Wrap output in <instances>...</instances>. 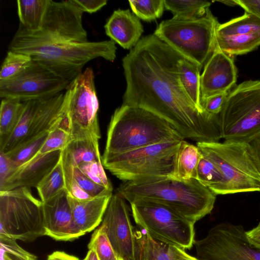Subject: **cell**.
I'll return each mask as SVG.
<instances>
[{
    "label": "cell",
    "instance_id": "cell-19",
    "mask_svg": "<svg viewBox=\"0 0 260 260\" xmlns=\"http://www.w3.org/2000/svg\"><path fill=\"white\" fill-rule=\"evenodd\" d=\"M104 28L106 34L112 41L126 49L135 47L143 32L139 18L128 9L114 11Z\"/></svg>",
    "mask_w": 260,
    "mask_h": 260
},
{
    "label": "cell",
    "instance_id": "cell-13",
    "mask_svg": "<svg viewBox=\"0 0 260 260\" xmlns=\"http://www.w3.org/2000/svg\"><path fill=\"white\" fill-rule=\"evenodd\" d=\"M193 245L200 260H260V247L249 241L241 225L218 224Z\"/></svg>",
    "mask_w": 260,
    "mask_h": 260
},
{
    "label": "cell",
    "instance_id": "cell-23",
    "mask_svg": "<svg viewBox=\"0 0 260 260\" xmlns=\"http://www.w3.org/2000/svg\"><path fill=\"white\" fill-rule=\"evenodd\" d=\"M136 260H172L169 245L152 239L143 229L135 230Z\"/></svg>",
    "mask_w": 260,
    "mask_h": 260
},
{
    "label": "cell",
    "instance_id": "cell-44",
    "mask_svg": "<svg viewBox=\"0 0 260 260\" xmlns=\"http://www.w3.org/2000/svg\"><path fill=\"white\" fill-rule=\"evenodd\" d=\"M249 152L260 174V136L247 143Z\"/></svg>",
    "mask_w": 260,
    "mask_h": 260
},
{
    "label": "cell",
    "instance_id": "cell-51",
    "mask_svg": "<svg viewBox=\"0 0 260 260\" xmlns=\"http://www.w3.org/2000/svg\"><path fill=\"white\" fill-rule=\"evenodd\" d=\"M116 260H121V258L118 257V258Z\"/></svg>",
    "mask_w": 260,
    "mask_h": 260
},
{
    "label": "cell",
    "instance_id": "cell-3",
    "mask_svg": "<svg viewBox=\"0 0 260 260\" xmlns=\"http://www.w3.org/2000/svg\"><path fill=\"white\" fill-rule=\"evenodd\" d=\"M182 140L174 126L156 113L140 107L122 104L111 117L103 156L163 141Z\"/></svg>",
    "mask_w": 260,
    "mask_h": 260
},
{
    "label": "cell",
    "instance_id": "cell-39",
    "mask_svg": "<svg viewBox=\"0 0 260 260\" xmlns=\"http://www.w3.org/2000/svg\"><path fill=\"white\" fill-rule=\"evenodd\" d=\"M77 167L92 181L113 191L112 185L106 174L102 161L83 162Z\"/></svg>",
    "mask_w": 260,
    "mask_h": 260
},
{
    "label": "cell",
    "instance_id": "cell-4",
    "mask_svg": "<svg viewBox=\"0 0 260 260\" xmlns=\"http://www.w3.org/2000/svg\"><path fill=\"white\" fill-rule=\"evenodd\" d=\"M8 50L29 54L54 74L62 77L83 68L88 61L101 57L113 61L116 56L115 43L99 42H51L28 44L11 42Z\"/></svg>",
    "mask_w": 260,
    "mask_h": 260
},
{
    "label": "cell",
    "instance_id": "cell-33",
    "mask_svg": "<svg viewBox=\"0 0 260 260\" xmlns=\"http://www.w3.org/2000/svg\"><path fill=\"white\" fill-rule=\"evenodd\" d=\"M196 179L216 194L223 177L219 169L202 154L197 167Z\"/></svg>",
    "mask_w": 260,
    "mask_h": 260
},
{
    "label": "cell",
    "instance_id": "cell-6",
    "mask_svg": "<svg viewBox=\"0 0 260 260\" xmlns=\"http://www.w3.org/2000/svg\"><path fill=\"white\" fill-rule=\"evenodd\" d=\"M219 24L208 9L200 18L173 17L162 21L153 34L202 69L215 50L216 31Z\"/></svg>",
    "mask_w": 260,
    "mask_h": 260
},
{
    "label": "cell",
    "instance_id": "cell-47",
    "mask_svg": "<svg viewBox=\"0 0 260 260\" xmlns=\"http://www.w3.org/2000/svg\"><path fill=\"white\" fill-rule=\"evenodd\" d=\"M249 241L253 245L260 247V222L253 229L246 231Z\"/></svg>",
    "mask_w": 260,
    "mask_h": 260
},
{
    "label": "cell",
    "instance_id": "cell-21",
    "mask_svg": "<svg viewBox=\"0 0 260 260\" xmlns=\"http://www.w3.org/2000/svg\"><path fill=\"white\" fill-rule=\"evenodd\" d=\"M202 153L196 145L181 141L176 153L171 178L186 181L196 178L197 169Z\"/></svg>",
    "mask_w": 260,
    "mask_h": 260
},
{
    "label": "cell",
    "instance_id": "cell-20",
    "mask_svg": "<svg viewBox=\"0 0 260 260\" xmlns=\"http://www.w3.org/2000/svg\"><path fill=\"white\" fill-rule=\"evenodd\" d=\"M112 194L84 200L76 199L68 195L74 225L80 236L91 232L102 222Z\"/></svg>",
    "mask_w": 260,
    "mask_h": 260
},
{
    "label": "cell",
    "instance_id": "cell-41",
    "mask_svg": "<svg viewBox=\"0 0 260 260\" xmlns=\"http://www.w3.org/2000/svg\"><path fill=\"white\" fill-rule=\"evenodd\" d=\"M229 92L216 94L203 101L201 104L203 111L212 115H219Z\"/></svg>",
    "mask_w": 260,
    "mask_h": 260
},
{
    "label": "cell",
    "instance_id": "cell-49",
    "mask_svg": "<svg viewBox=\"0 0 260 260\" xmlns=\"http://www.w3.org/2000/svg\"><path fill=\"white\" fill-rule=\"evenodd\" d=\"M83 260H99V258L94 250L90 249Z\"/></svg>",
    "mask_w": 260,
    "mask_h": 260
},
{
    "label": "cell",
    "instance_id": "cell-29",
    "mask_svg": "<svg viewBox=\"0 0 260 260\" xmlns=\"http://www.w3.org/2000/svg\"><path fill=\"white\" fill-rule=\"evenodd\" d=\"M260 31V19L245 12L238 17L219 24L216 31V36H230L249 34Z\"/></svg>",
    "mask_w": 260,
    "mask_h": 260
},
{
    "label": "cell",
    "instance_id": "cell-14",
    "mask_svg": "<svg viewBox=\"0 0 260 260\" xmlns=\"http://www.w3.org/2000/svg\"><path fill=\"white\" fill-rule=\"evenodd\" d=\"M70 83L32 59L21 72L0 81V97L16 98L21 101L44 99L63 92Z\"/></svg>",
    "mask_w": 260,
    "mask_h": 260
},
{
    "label": "cell",
    "instance_id": "cell-34",
    "mask_svg": "<svg viewBox=\"0 0 260 260\" xmlns=\"http://www.w3.org/2000/svg\"><path fill=\"white\" fill-rule=\"evenodd\" d=\"M32 61L31 56L25 53L8 50L1 66L0 81L15 76Z\"/></svg>",
    "mask_w": 260,
    "mask_h": 260
},
{
    "label": "cell",
    "instance_id": "cell-7",
    "mask_svg": "<svg viewBox=\"0 0 260 260\" xmlns=\"http://www.w3.org/2000/svg\"><path fill=\"white\" fill-rule=\"evenodd\" d=\"M181 140L166 141L102 156L104 167L123 181L170 177Z\"/></svg>",
    "mask_w": 260,
    "mask_h": 260
},
{
    "label": "cell",
    "instance_id": "cell-32",
    "mask_svg": "<svg viewBox=\"0 0 260 260\" xmlns=\"http://www.w3.org/2000/svg\"><path fill=\"white\" fill-rule=\"evenodd\" d=\"M42 202H45L66 188L62 159L40 182L36 187Z\"/></svg>",
    "mask_w": 260,
    "mask_h": 260
},
{
    "label": "cell",
    "instance_id": "cell-16",
    "mask_svg": "<svg viewBox=\"0 0 260 260\" xmlns=\"http://www.w3.org/2000/svg\"><path fill=\"white\" fill-rule=\"evenodd\" d=\"M233 57L215 49L200 76L201 104L209 97L230 92L235 85L237 70Z\"/></svg>",
    "mask_w": 260,
    "mask_h": 260
},
{
    "label": "cell",
    "instance_id": "cell-8",
    "mask_svg": "<svg viewBox=\"0 0 260 260\" xmlns=\"http://www.w3.org/2000/svg\"><path fill=\"white\" fill-rule=\"evenodd\" d=\"M219 118L225 141L247 143L260 136V80L245 81L231 90Z\"/></svg>",
    "mask_w": 260,
    "mask_h": 260
},
{
    "label": "cell",
    "instance_id": "cell-2",
    "mask_svg": "<svg viewBox=\"0 0 260 260\" xmlns=\"http://www.w3.org/2000/svg\"><path fill=\"white\" fill-rule=\"evenodd\" d=\"M117 191L129 203L139 199L156 202L194 223L211 212L216 196L196 179L180 181L169 177L123 181Z\"/></svg>",
    "mask_w": 260,
    "mask_h": 260
},
{
    "label": "cell",
    "instance_id": "cell-15",
    "mask_svg": "<svg viewBox=\"0 0 260 260\" xmlns=\"http://www.w3.org/2000/svg\"><path fill=\"white\" fill-rule=\"evenodd\" d=\"M101 226L118 257L136 260L135 230L131 223L127 205L118 193L112 194Z\"/></svg>",
    "mask_w": 260,
    "mask_h": 260
},
{
    "label": "cell",
    "instance_id": "cell-42",
    "mask_svg": "<svg viewBox=\"0 0 260 260\" xmlns=\"http://www.w3.org/2000/svg\"><path fill=\"white\" fill-rule=\"evenodd\" d=\"M16 170L5 154L0 152V188Z\"/></svg>",
    "mask_w": 260,
    "mask_h": 260
},
{
    "label": "cell",
    "instance_id": "cell-1",
    "mask_svg": "<svg viewBox=\"0 0 260 260\" xmlns=\"http://www.w3.org/2000/svg\"><path fill=\"white\" fill-rule=\"evenodd\" d=\"M184 57L154 34L143 37L122 59L126 83L122 105L156 113L184 140L218 142L219 115L200 111L181 83L180 63Z\"/></svg>",
    "mask_w": 260,
    "mask_h": 260
},
{
    "label": "cell",
    "instance_id": "cell-35",
    "mask_svg": "<svg viewBox=\"0 0 260 260\" xmlns=\"http://www.w3.org/2000/svg\"><path fill=\"white\" fill-rule=\"evenodd\" d=\"M70 141L71 136L68 129L66 115L58 125L49 132L39 153L45 154L55 150H63Z\"/></svg>",
    "mask_w": 260,
    "mask_h": 260
},
{
    "label": "cell",
    "instance_id": "cell-27",
    "mask_svg": "<svg viewBox=\"0 0 260 260\" xmlns=\"http://www.w3.org/2000/svg\"><path fill=\"white\" fill-rule=\"evenodd\" d=\"M199 65L184 57L180 63L181 83L190 99L201 112H205L201 106L200 71Z\"/></svg>",
    "mask_w": 260,
    "mask_h": 260
},
{
    "label": "cell",
    "instance_id": "cell-28",
    "mask_svg": "<svg viewBox=\"0 0 260 260\" xmlns=\"http://www.w3.org/2000/svg\"><path fill=\"white\" fill-rule=\"evenodd\" d=\"M23 102L16 98L3 99L0 109V142L13 132L23 109Z\"/></svg>",
    "mask_w": 260,
    "mask_h": 260
},
{
    "label": "cell",
    "instance_id": "cell-52",
    "mask_svg": "<svg viewBox=\"0 0 260 260\" xmlns=\"http://www.w3.org/2000/svg\"><path fill=\"white\" fill-rule=\"evenodd\" d=\"M121 260H125V259H123L121 258Z\"/></svg>",
    "mask_w": 260,
    "mask_h": 260
},
{
    "label": "cell",
    "instance_id": "cell-38",
    "mask_svg": "<svg viewBox=\"0 0 260 260\" xmlns=\"http://www.w3.org/2000/svg\"><path fill=\"white\" fill-rule=\"evenodd\" d=\"M88 248L89 250L92 249L95 251L99 260H116L118 258L101 226L92 234Z\"/></svg>",
    "mask_w": 260,
    "mask_h": 260
},
{
    "label": "cell",
    "instance_id": "cell-17",
    "mask_svg": "<svg viewBox=\"0 0 260 260\" xmlns=\"http://www.w3.org/2000/svg\"><path fill=\"white\" fill-rule=\"evenodd\" d=\"M42 203L45 236L61 241H73L81 237L74 225L66 188Z\"/></svg>",
    "mask_w": 260,
    "mask_h": 260
},
{
    "label": "cell",
    "instance_id": "cell-11",
    "mask_svg": "<svg viewBox=\"0 0 260 260\" xmlns=\"http://www.w3.org/2000/svg\"><path fill=\"white\" fill-rule=\"evenodd\" d=\"M83 13L74 0H49L40 29L29 32L19 25L11 42L28 44L87 42V34L82 24Z\"/></svg>",
    "mask_w": 260,
    "mask_h": 260
},
{
    "label": "cell",
    "instance_id": "cell-50",
    "mask_svg": "<svg viewBox=\"0 0 260 260\" xmlns=\"http://www.w3.org/2000/svg\"><path fill=\"white\" fill-rule=\"evenodd\" d=\"M217 2H220L225 5L230 6H234L237 5L235 0L217 1Z\"/></svg>",
    "mask_w": 260,
    "mask_h": 260
},
{
    "label": "cell",
    "instance_id": "cell-26",
    "mask_svg": "<svg viewBox=\"0 0 260 260\" xmlns=\"http://www.w3.org/2000/svg\"><path fill=\"white\" fill-rule=\"evenodd\" d=\"M63 151L74 167L85 162L102 161L99 139L96 138L71 140Z\"/></svg>",
    "mask_w": 260,
    "mask_h": 260
},
{
    "label": "cell",
    "instance_id": "cell-43",
    "mask_svg": "<svg viewBox=\"0 0 260 260\" xmlns=\"http://www.w3.org/2000/svg\"><path fill=\"white\" fill-rule=\"evenodd\" d=\"M76 4L84 13H93L97 12L107 3V0H74Z\"/></svg>",
    "mask_w": 260,
    "mask_h": 260
},
{
    "label": "cell",
    "instance_id": "cell-18",
    "mask_svg": "<svg viewBox=\"0 0 260 260\" xmlns=\"http://www.w3.org/2000/svg\"><path fill=\"white\" fill-rule=\"evenodd\" d=\"M62 150L45 154L38 153L19 167L0 188V191L25 187H37L40 182L55 168L61 158Z\"/></svg>",
    "mask_w": 260,
    "mask_h": 260
},
{
    "label": "cell",
    "instance_id": "cell-48",
    "mask_svg": "<svg viewBox=\"0 0 260 260\" xmlns=\"http://www.w3.org/2000/svg\"><path fill=\"white\" fill-rule=\"evenodd\" d=\"M47 260H80L77 257L69 254L65 252L56 251L48 255Z\"/></svg>",
    "mask_w": 260,
    "mask_h": 260
},
{
    "label": "cell",
    "instance_id": "cell-31",
    "mask_svg": "<svg viewBox=\"0 0 260 260\" xmlns=\"http://www.w3.org/2000/svg\"><path fill=\"white\" fill-rule=\"evenodd\" d=\"M49 132L42 133L36 137L23 142L7 153V157L17 169L27 162L39 152L43 146Z\"/></svg>",
    "mask_w": 260,
    "mask_h": 260
},
{
    "label": "cell",
    "instance_id": "cell-37",
    "mask_svg": "<svg viewBox=\"0 0 260 260\" xmlns=\"http://www.w3.org/2000/svg\"><path fill=\"white\" fill-rule=\"evenodd\" d=\"M0 260H38L37 257L26 251L16 240L0 235Z\"/></svg>",
    "mask_w": 260,
    "mask_h": 260
},
{
    "label": "cell",
    "instance_id": "cell-5",
    "mask_svg": "<svg viewBox=\"0 0 260 260\" xmlns=\"http://www.w3.org/2000/svg\"><path fill=\"white\" fill-rule=\"evenodd\" d=\"M197 146L222 174L223 181L216 195L260 191V174L247 143L199 142Z\"/></svg>",
    "mask_w": 260,
    "mask_h": 260
},
{
    "label": "cell",
    "instance_id": "cell-24",
    "mask_svg": "<svg viewBox=\"0 0 260 260\" xmlns=\"http://www.w3.org/2000/svg\"><path fill=\"white\" fill-rule=\"evenodd\" d=\"M260 46V31L240 35L216 36L215 48L231 56L249 53Z\"/></svg>",
    "mask_w": 260,
    "mask_h": 260
},
{
    "label": "cell",
    "instance_id": "cell-46",
    "mask_svg": "<svg viewBox=\"0 0 260 260\" xmlns=\"http://www.w3.org/2000/svg\"><path fill=\"white\" fill-rule=\"evenodd\" d=\"M169 251L172 260H200L188 254L184 249L176 246H169Z\"/></svg>",
    "mask_w": 260,
    "mask_h": 260
},
{
    "label": "cell",
    "instance_id": "cell-22",
    "mask_svg": "<svg viewBox=\"0 0 260 260\" xmlns=\"http://www.w3.org/2000/svg\"><path fill=\"white\" fill-rule=\"evenodd\" d=\"M42 99L22 101L24 106L20 118L12 134L5 141L0 142V152L7 153L25 141L35 112Z\"/></svg>",
    "mask_w": 260,
    "mask_h": 260
},
{
    "label": "cell",
    "instance_id": "cell-30",
    "mask_svg": "<svg viewBox=\"0 0 260 260\" xmlns=\"http://www.w3.org/2000/svg\"><path fill=\"white\" fill-rule=\"evenodd\" d=\"M165 8L173 17L184 19H197L203 17L211 3L199 0H164Z\"/></svg>",
    "mask_w": 260,
    "mask_h": 260
},
{
    "label": "cell",
    "instance_id": "cell-9",
    "mask_svg": "<svg viewBox=\"0 0 260 260\" xmlns=\"http://www.w3.org/2000/svg\"><path fill=\"white\" fill-rule=\"evenodd\" d=\"M135 222L154 240L189 249L194 243V222L171 208L148 200L130 203Z\"/></svg>",
    "mask_w": 260,
    "mask_h": 260
},
{
    "label": "cell",
    "instance_id": "cell-10",
    "mask_svg": "<svg viewBox=\"0 0 260 260\" xmlns=\"http://www.w3.org/2000/svg\"><path fill=\"white\" fill-rule=\"evenodd\" d=\"M0 235L26 242L45 236L43 203L30 189L0 191Z\"/></svg>",
    "mask_w": 260,
    "mask_h": 260
},
{
    "label": "cell",
    "instance_id": "cell-12",
    "mask_svg": "<svg viewBox=\"0 0 260 260\" xmlns=\"http://www.w3.org/2000/svg\"><path fill=\"white\" fill-rule=\"evenodd\" d=\"M68 128L71 140L101 138L99 121V103L92 69L87 68L67 87Z\"/></svg>",
    "mask_w": 260,
    "mask_h": 260
},
{
    "label": "cell",
    "instance_id": "cell-36",
    "mask_svg": "<svg viewBox=\"0 0 260 260\" xmlns=\"http://www.w3.org/2000/svg\"><path fill=\"white\" fill-rule=\"evenodd\" d=\"M128 2L133 13L147 21L160 18L165 8L164 0H129Z\"/></svg>",
    "mask_w": 260,
    "mask_h": 260
},
{
    "label": "cell",
    "instance_id": "cell-45",
    "mask_svg": "<svg viewBox=\"0 0 260 260\" xmlns=\"http://www.w3.org/2000/svg\"><path fill=\"white\" fill-rule=\"evenodd\" d=\"M245 12L260 19V0H235Z\"/></svg>",
    "mask_w": 260,
    "mask_h": 260
},
{
    "label": "cell",
    "instance_id": "cell-40",
    "mask_svg": "<svg viewBox=\"0 0 260 260\" xmlns=\"http://www.w3.org/2000/svg\"><path fill=\"white\" fill-rule=\"evenodd\" d=\"M73 176L80 187L92 198L112 193V191L92 181L77 167L74 168Z\"/></svg>",
    "mask_w": 260,
    "mask_h": 260
},
{
    "label": "cell",
    "instance_id": "cell-25",
    "mask_svg": "<svg viewBox=\"0 0 260 260\" xmlns=\"http://www.w3.org/2000/svg\"><path fill=\"white\" fill-rule=\"evenodd\" d=\"M49 0L17 1L19 26L29 32L38 31L42 25Z\"/></svg>",
    "mask_w": 260,
    "mask_h": 260
}]
</instances>
